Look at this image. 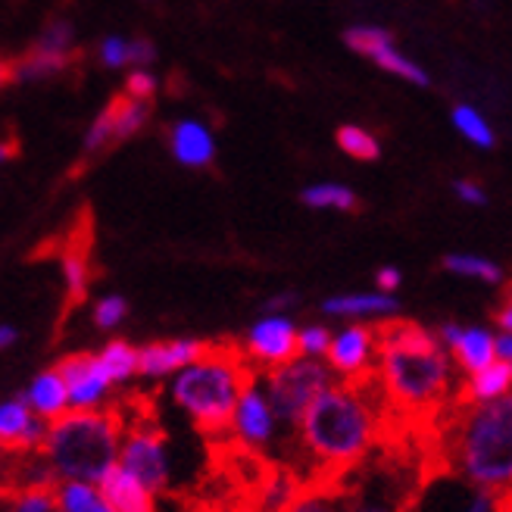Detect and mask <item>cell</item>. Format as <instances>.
<instances>
[{
	"mask_svg": "<svg viewBox=\"0 0 512 512\" xmlns=\"http://www.w3.org/2000/svg\"><path fill=\"white\" fill-rule=\"evenodd\" d=\"M456 363L438 331L416 322H384L375 381L381 397L403 413H425L453 391Z\"/></svg>",
	"mask_w": 512,
	"mask_h": 512,
	"instance_id": "obj_1",
	"label": "cell"
},
{
	"mask_svg": "<svg viewBox=\"0 0 512 512\" xmlns=\"http://www.w3.org/2000/svg\"><path fill=\"white\" fill-rule=\"evenodd\" d=\"M378 431L381 416L369 381H335L294 428L303 453L328 472L363 463Z\"/></svg>",
	"mask_w": 512,
	"mask_h": 512,
	"instance_id": "obj_2",
	"label": "cell"
},
{
	"mask_svg": "<svg viewBox=\"0 0 512 512\" xmlns=\"http://www.w3.org/2000/svg\"><path fill=\"white\" fill-rule=\"evenodd\" d=\"M256 378L244 353L225 344H210V350L197 363L169 378V400L182 409L188 422L203 434H228L235 406L247 384Z\"/></svg>",
	"mask_w": 512,
	"mask_h": 512,
	"instance_id": "obj_3",
	"label": "cell"
},
{
	"mask_svg": "<svg viewBox=\"0 0 512 512\" xmlns=\"http://www.w3.org/2000/svg\"><path fill=\"white\" fill-rule=\"evenodd\" d=\"M450 463L469 488L512 494V394L494 403H463Z\"/></svg>",
	"mask_w": 512,
	"mask_h": 512,
	"instance_id": "obj_4",
	"label": "cell"
},
{
	"mask_svg": "<svg viewBox=\"0 0 512 512\" xmlns=\"http://www.w3.org/2000/svg\"><path fill=\"white\" fill-rule=\"evenodd\" d=\"M125 434V419L113 409H69L50 422L44 459L57 481H100L116 463Z\"/></svg>",
	"mask_w": 512,
	"mask_h": 512,
	"instance_id": "obj_5",
	"label": "cell"
},
{
	"mask_svg": "<svg viewBox=\"0 0 512 512\" xmlns=\"http://www.w3.org/2000/svg\"><path fill=\"white\" fill-rule=\"evenodd\" d=\"M263 388L275 406V413L285 428H297L300 419L310 413V406L335 384V372L325 360L313 356H294L291 363L269 369L260 375Z\"/></svg>",
	"mask_w": 512,
	"mask_h": 512,
	"instance_id": "obj_6",
	"label": "cell"
},
{
	"mask_svg": "<svg viewBox=\"0 0 512 512\" xmlns=\"http://www.w3.org/2000/svg\"><path fill=\"white\" fill-rule=\"evenodd\" d=\"M119 466L141 478L153 494H166L172 484V456L160 425H153L150 419L125 425Z\"/></svg>",
	"mask_w": 512,
	"mask_h": 512,
	"instance_id": "obj_7",
	"label": "cell"
},
{
	"mask_svg": "<svg viewBox=\"0 0 512 512\" xmlns=\"http://www.w3.org/2000/svg\"><path fill=\"white\" fill-rule=\"evenodd\" d=\"M241 353L256 375L285 366L300 356V325L288 313H263L247 328Z\"/></svg>",
	"mask_w": 512,
	"mask_h": 512,
	"instance_id": "obj_8",
	"label": "cell"
},
{
	"mask_svg": "<svg viewBox=\"0 0 512 512\" xmlns=\"http://www.w3.org/2000/svg\"><path fill=\"white\" fill-rule=\"evenodd\" d=\"M75 50V29L66 19L47 22V29L38 35V41L29 47V54L4 66V82L10 85H25V82H41L50 75L63 72L72 63Z\"/></svg>",
	"mask_w": 512,
	"mask_h": 512,
	"instance_id": "obj_9",
	"label": "cell"
},
{
	"mask_svg": "<svg viewBox=\"0 0 512 512\" xmlns=\"http://www.w3.org/2000/svg\"><path fill=\"white\" fill-rule=\"evenodd\" d=\"M344 44L353 50V54L366 57L369 63H375L381 72L394 75V79H403L416 88H428V72L400 50V44L394 41V35L388 29H381V25H372V22H360V25H350L344 32Z\"/></svg>",
	"mask_w": 512,
	"mask_h": 512,
	"instance_id": "obj_10",
	"label": "cell"
},
{
	"mask_svg": "<svg viewBox=\"0 0 512 512\" xmlns=\"http://www.w3.org/2000/svg\"><path fill=\"white\" fill-rule=\"evenodd\" d=\"M381 347V328L369 322H344L335 328V341L325 356L338 381H369L375 378Z\"/></svg>",
	"mask_w": 512,
	"mask_h": 512,
	"instance_id": "obj_11",
	"label": "cell"
},
{
	"mask_svg": "<svg viewBox=\"0 0 512 512\" xmlns=\"http://www.w3.org/2000/svg\"><path fill=\"white\" fill-rule=\"evenodd\" d=\"M278 428H281V419H278L275 406L263 388L260 375H256L244 388V394L235 406L232 425H228V438H232L238 447L256 453V450H266L275 444Z\"/></svg>",
	"mask_w": 512,
	"mask_h": 512,
	"instance_id": "obj_12",
	"label": "cell"
},
{
	"mask_svg": "<svg viewBox=\"0 0 512 512\" xmlns=\"http://www.w3.org/2000/svg\"><path fill=\"white\" fill-rule=\"evenodd\" d=\"M57 366L69 384L72 409H107L116 384L97 353H69Z\"/></svg>",
	"mask_w": 512,
	"mask_h": 512,
	"instance_id": "obj_13",
	"label": "cell"
},
{
	"mask_svg": "<svg viewBox=\"0 0 512 512\" xmlns=\"http://www.w3.org/2000/svg\"><path fill=\"white\" fill-rule=\"evenodd\" d=\"M441 344L450 350L456 369L463 375H472L484 366L497 363V331L484 325H459V322H444L434 328Z\"/></svg>",
	"mask_w": 512,
	"mask_h": 512,
	"instance_id": "obj_14",
	"label": "cell"
},
{
	"mask_svg": "<svg viewBox=\"0 0 512 512\" xmlns=\"http://www.w3.org/2000/svg\"><path fill=\"white\" fill-rule=\"evenodd\" d=\"M47 428L50 422L35 416V409L25 403L22 394L0 403V444H4L10 456L41 453L47 441Z\"/></svg>",
	"mask_w": 512,
	"mask_h": 512,
	"instance_id": "obj_15",
	"label": "cell"
},
{
	"mask_svg": "<svg viewBox=\"0 0 512 512\" xmlns=\"http://www.w3.org/2000/svg\"><path fill=\"white\" fill-rule=\"evenodd\" d=\"M210 350L207 341L200 338H166V341H150L141 347V372L144 381H169L191 363H197L203 353Z\"/></svg>",
	"mask_w": 512,
	"mask_h": 512,
	"instance_id": "obj_16",
	"label": "cell"
},
{
	"mask_svg": "<svg viewBox=\"0 0 512 512\" xmlns=\"http://www.w3.org/2000/svg\"><path fill=\"white\" fill-rule=\"evenodd\" d=\"M322 316L341 319V322H391L400 313L397 294L384 291H347L322 300Z\"/></svg>",
	"mask_w": 512,
	"mask_h": 512,
	"instance_id": "obj_17",
	"label": "cell"
},
{
	"mask_svg": "<svg viewBox=\"0 0 512 512\" xmlns=\"http://www.w3.org/2000/svg\"><path fill=\"white\" fill-rule=\"evenodd\" d=\"M169 153L185 169H207L216 160V132L194 116L175 119L169 125Z\"/></svg>",
	"mask_w": 512,
	"mask_h": 512,
	"instance_id": "obj_18",
	"label": "cell"
},
{
	"mask_svg": "<svg viewBox=\"0 0 512 512\" xmlns=\"http://www.w3.org/2000/svg\"><path fill=\"white\" fill-rule=\"evenodd\" d=\"M19 394L25 397V403L35 409V416H41L44 422H57V419H63L72 409L69 384H66L60 366H50V369L35 372Z\"/></svg>",
	"mask_w": 512,
	"mask_h": 512,
	"instance_id": "obj_19",
	"label": "cell"
},
{
	"mask_svg": "<svg viewBox=\"0 0 512 512\" xmlns=\"http://www.w3.org/2000/svg\"><path fill=\"white\" fill-rule=\"evenodd\" d=\"M104 494L110 497V503L116 506V512H157V497L141 478H135L128 469H122L119 463L97 481Z\"/></svg>",
	"mask_w": 512,
	"mask_h": 512,
	"instance_id": "obj_20",
	"label": "cell"
},
{
	"mask_svg": "<svg viewBox=\"0 0 512 512\" xmlns=\"http://www.w3.org/2000/svg\"><path fill=\"white\" fill-rule=\"evenodd\" d=\"M512 394V366L509 363H491L463 381V403H494Z\"/></svg>",
	"mask_w": 512,
	"mask_h": 512,
	"instance_id": "obj_21",
	"label": "cell"
},
{
	"mask_svg": "<svg viewBox=\"0 0 512 512\" xmlns=\"http://www.w3.org/2000/svg\"><path fill=\"white\" fill-rule=\"evenodd\" d=\"M60 512H116L97 481H57Z\"/></svg>",
	"mask_w": 512,
	"mask_h": 512,
	"instance_id": "obj_22",
	"label": "cell"
},
{
	"mask_svg": "<svg viewBox=\"0 0 512 512\" xmlns=\"http://www.w3.org/2000/svg\"><path fill=\"white\" fill-rule=\"evenodd\" d=\"M97 356H100V363H104V369L110 372L116 388L138 378V372H141V347H135L125 338H110L104 347L97 350Z\"/></svg>",
	"mask_w": 512,
	"mask_h": 512,
	"instance_id": "obj_23",
	"label": "cell"
},
{
	"mask_svg": "<svg viewBox=\"0 0 512 512\" xmlns=\"http://www.w3.org/2000/svg\"><path fill=\"white\" fill-rule=\"evenodd\" d=\"M450 122H453V128H456V135L463 138L466 144H472V147L491 150V147L497 144V132H494L491 119L484 116L478 107H472V104H453Z\"/></svg>",
	"mask_w": 512,
	"mask_h": 512,
	"instance_id": "obj_24",
	"label": "cell"
},
{
	"mask_svg": "<svg viewBox=\"0 0 512 512\" xmlns=\"http://www.w3.org/2000/svg\"><path fill=\"white\" fill-rule=\"evenodd\" d=\"M4 512H60L57 484H7Z\"/></svg>",
	"mask_w": 512,
	"mask_h": 512,
	"instance_id": "obj_25",
	"label": "cell"
},
{
	"mask_svg": "<svg viewBox=\"0 0 512 512\" xmlns=\"http://www.w3.org/2000/svg\"><path fill=\"white\" fill-rule=\"evenodd\" d=\"M300 203L322 213H350L356 210V191L341 182H313L300 191Z\"/></svg>",
	"mask_w": 512,
	"mask_h": 512,
	"instance_id": "obj_26",
	"label": "cell"
},
{
	"mask_svg": "<svg viewBox=\"0 0 512 512\" xmlns=\"http://www.w3.org/2000/svg\"><path fill=\"white\" fill-rule=\"evenodd\" d=\"M444 269L456 278L481 281V285H500L503 281V266L484 253H447Z\"/></svg>",
	"mask_w": 512,
	"mask_h": 512,
	"instance_id": "obj_27",
	"label": "cell"
},
{
	"mask_svg": "<svg viewBox=\"0 0 512 512\" xmlns=\"http://www.w3.org/2000/svg\"><path fill=\"white\" fill-rule=\"evenodd\" d=\"M107 107H110V116H113V128H116V144L135 138L141 128L150 122V100H138V97L122 94Z\"/></svg>",
	"mask_w": 512,
	"mask_h": 512,
	"instance_id": "obj_28",
	"label": "cell"
},
{
	"mask_svg": "<svg viewBox=\"0 0 512 512\" xmlns=\"http://www.w3.org/2000/svg\"><path fill=\"white\" fill-rule=\"evenodd\" d=\"M335 141H338L341 153H347L350 160L372 163V160L381 157V144H378V138L369 132V128H363V125H353V122L341 125V128H338V135H335Z\"/></svg>",
	"mask_w": 512,
	"mask_h": 512,
	"instance_id": "obj_29",
	"label": "cell"
},
{
	"mask_svg": "<svg viewBox=\"0 0 512 512\" xmlns=\"http://www.w3.org/2000/svg\"><path fill=\"white\" fill-rule=\"evenodd\" d=\"M60 275L69 300H82L91 288V263L85 250H66L60 256Z\"/></svg>",
	"mask_w": 512,
	"mask_h": 512,
	"instance_id": "obj_30",
	"label": "cell"
},
{
	"mask_svg": "<svg viewBox=\"0 0 512 512\" xmlns=\"http://www.w3.org/2000/svg\"><path fill=\"white\" fill-rule=\"evenodd\" d=\"M350 497L341 491H300L278 512H347Z\"/></svg>",
	"mask_w": 512,
	"mask_h": 512,
	"instance_id": "obj_31",
	"label": "cell"
},
{
	"mask_svg": "<svg viewBox=\"0 0 512 512\" xmlns=\"http://www.w3.org/2000/svg\"><path fill=\"white\" fill-rule=\"evenodd\" d=\"M128 319V300L122 294H104L97 297L94 306H91V322L97 331H116L122 322Z\"/></svg>",
	"mask_w": 512,
	"mask_h": 512,
	"instance_id": "obj_32",
	"label": "cell"
},
{
	"mask_svg": "<svg viewBox=\"0 0 512 512\" xmlns=\"http://www.w3.org/2000/svg\"><path fill=\"white\" fill-rule=\"evenodd\" d=\"M331 341H335V331L325 322H310L300 325V356H313V360H325Z\"/></svg>",
	"mask_w": 512,
	"mask_h": 512,
	"instance_id": "obj_33",
	"label": "cell"
},
{
	"mask_svg": "<svg viewBox=\"0 0 512 512\" xmlns=\"http://www.w3.org/2000/svg\"><path fill=\"white\" fill-rule=\"evenodd\" d=\"M97 60L107 69H132V38L107 35L97 44Z\"/></svg>",
	"mask_w": 512,
	"mask_h": 512,
	"instance_id": "obj_34",
	"label": "cell"
},
{
	"mask_svg": "<svg viewBox=\"0 0 512 512\" xmlns=\"http://www.w3.org/2000/svg\"><path fill=\"white\" fill-rule=\"evenodd\" d=\"M157 91H160V79L150 69H128V79H125V94L128 97L153 100V97H157Z\"/></svg>",
	"mask_w": 512,
	"mask_h": 512,
	"instance_id": "obj_35",
	"label": "cell"
},
{
	"mask_svg": "<svg viewBox=\"0 0 512 512\" xmlns=\"http://www.w3.org/2000/svg\"><path fill=\"white\" fill-rule=\"evenodd\" d=\"M453 194L459 203H466V207H484V203H488V191H484L478 182H472V178H459V182H453Z\"/></svg>",
	"mask_w": 512,
	"mask_h": 512,
	"instance_id": "obj_36",
	"label": "cell"
},
{
	"mask_svg": "<svg viewBox=\"0 0 512 512\" xmlns=\"http://www.w3.org/2000/svg\"><path fill=\"white\" fill-rule=\"evenodd\" d=\"M500 509V494L494 491H481V488H472L469 500H466V509L463 512H497Z\"/></svg>",
	"mask_w": 512,
	"mask_h": 512,
	"instance_id": "obj_37",
	"label": "cell"
},
{
	"mask_svg": "<svg viewBox=\"0 0 512 512\" xmlns=\"http://www.w3.org/2000/svg\"><path fill=\"white\" fill-rule=\"evenodd\" d=\"M157 60V47L150 38H132V69H150Z\"/></svg>",
	"mask_w": 512,
	"mask_h": 512,
	"instance_id": "obj_38",
	"label": "cell"
},
{
	"mask_svg": "<svg viewBox=\"0 0 512 512\" xmlns=\"http://www.w3.org/2000/svg\"><path fill=\"white\" fill-rule=\"evenodd\" d=\"M400 285H403V272H400L397 266H381V269L375 272V288H378V291H384V294H397Z\"/></svg>",
	"mask_w": 512,
	"mask_h": 512,
	"instance_id": "obj_39",
	"label": "cell"
},
{
	"mask_svg": "<svg viewBox=\"0 0 512 512\" xmlns=\"http://www.w3.org/2000/svg\"><path fill=\"white\" fill-rule=\"evenodd\" d=\"M347 512H397V506L384 497H356L350 500Z\"/></svg>",
	"mask_w": 512,
	"mask_h": 512,
	"instance_id": "obj_40",
	"label": "cell"
},
{
	"mask_svg": "<svg viewBox=\"0 0 512 512\" xmlns=\"http://www.w3.org/2000/svg\"><path fill=\"white\" fill-rule=\"evenodd\" d=\"M294 306H297V294H294V291H278V294L266 297L263 313H288V316H291Z\"/></svg>",
	"mask_w": 512,
	"mask_h": 512,
	"instance_id": "obj_41",
	"label": "cell"
},
{
	"mask_svg": "<svg viewBox=\"0 0 512 512\" xmlns=\"http://www.w3.org/2000/svg\"><path fill=\"white\" fill-rule=\"evenodd\" d=\"M497 328L512 331V285H509V291L503 294V300L497 306Z\"/></svg>",
	"mask_w": 512,
	"mask_h": 512,
	"instance_id": "obj_42",
	"label": "cell"
},
{
	"mask_svg": "<svg viewBox=\"0 0 512 512\" xmlns=\"http://www.w3.org/2000/svg\"><path fill=\"white\" fill-rule=\"evenodd\" d=\"M497 360L500 363H512V331L497 328Z\"/></svg>",
	"mask_w": 512,
	"mask_h": 512,
	"instance_id": "obj_43",
	"label": "cell"
},
{
	"mask_svg": "<svg viewBox=\"0 0 512 512\" xmlns=\"http://www.w3.org/2000/svg\"><path fill=\"white\" fill-rule=\"evenodd\" d=\"M19 341V328L16 325H10V322H4V325H0V347H4V350H10L13 344Z\"/></svg>",
	"mask_w": 512,
	"mask_h": 512,
	"instance_id": "obj_44",
	"label": "cell"
},
{
	"mask_svg": "<svg viewBox=\"0 0 512 512\" xmlns=\"http://www.w3.org/2000/svg\"><path fill=\"white\" fill-rule=\"evenodd\" d=\"M509 366H512V363H509Z\"/></svg>",
	"mask_w": 512,
	"mask_h": 512,
	"instance_id": "obj_45",
	"label": "cell"
}]
</instances>
